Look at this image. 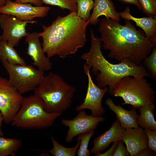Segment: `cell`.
Returning <instances> with one entry per match:
<instances>
[{"instance_id": "obj_1", "label": "cell", "mask_w": 156, "mask_h": 156, "mask_svg": "<svg viewBox=\"0 0 156 156\" xmlns=\"http://www.w3.org/2000/svg\"><path fill=\"white\" fill-rule=\"evenodd\" d=\"M125 24L106 17L100 21L98 30L103 49L109 51V57L120 61L127 58L140 65L156 46V42L148 39L130 20Z\"/></svg>"}, {"instance_id": "obj_2", "label": "cell", "mask_w": 156, "mask_h": 156, "mask_svg": "<svg viewBox=\"0 0 156 156\" xmlns=\"http://www.w3.org/2000/svg\"><path fill=\"white\" fill-rule=\"evenodd\" d=\"M89 23V19L85 21L76 12H71L64 17L59 16L49 26L42 25L43 31L39 33L47 57L58 55L64 58L84 47L86 27Z\"/></svg>"}, {"instance_id": "obj_3", "label": "cell", "mask_w": 156, "mask_h": 156, "mask_svg": "<svg viewBox=\"0 0 156 156\" xmlns=\"http://www.w3.org/2000/svg\"><path fill=\"white\" fill-rule=\"evenodd\" d=\"M91 46L89 51L83 53L81 58L86 61L91 71L96 75L97 86L100 88L107 87L110 94L117 83L127 76L137 77H146L148 72L142 64L138 65L127 58L120 62L114 64L107 60L101 50L100 38L95 37L92 29H90Z\"/></svg>"}, {"instance_id": "obj_4", "label": "cell", "mask_w": 156, "mask_h": 156, "mask_svg": "<svg viewBox=\"0 0 156 156\" xmlns=\"http://www.w3.org/2000/svg\"><path fill=\"white\" fill-rule=\"evenodd\" d=\"M76 90L59 75L51 72L34 91L43 101L46 112L62 113L70 107Z\"/></svg>"}, {"instance_id": "obj_5", "label": "cell", "mask_w": 156, "mask_h": 156, "mask_svg": "<svg viewBox=\"0 0 156 156\" xmlns=\"http://www.w3.org/2000/svg\"><path fill=\"white\" fill-rule=\"evenodd\" d=\"M62 114L46 112L42 100L34 94L23 97L21 107L11 123L13 126L23 129H44L52 126Z\"/></svg>"}, {"instance_id": "obj_6", "label": "cell", "mask_w": 156, "mask_h": 156, "mask_svg": "<svg viewBox=\"0 0 156 156\" xmlns=\"http://www.w3.org/2000/svg\"><path fill=\"white\" fill-rule=\"evenodd\" d=\"M144 77L127 76L116 84L111 94L122 97V104H130L136 109L148 103H154L155 93Z\"/></svg>"}, {"instance_id": "obj_7", "label": "cell", "mask_w": 156, "mask_h": 156, "mask_svg": "<svg viewBox=\"0 0 156 156\" xmlns=\"http://www.w3.org/2000/svg\"><path fill=\"white\" fill-rule=\"evenodd\" d=\"M9 75V81L21 94L34 91L44 77V71L31 64L12 65L0 57Z\"/></svg>"}, {"instance_id": "obj_8", "label": "cell", "mask_w": 156, "mask_h": 156, "mask_svg": "<svg viewBox=\"0 0 156 156\" xmlns=\"http://www.w3.org/2000/svg\"><path fill=\"white\" fill-rule=\"evenodd\" d=\"M23 97L9 80L0 77V111L5 124L11 123L21 107Z\"/></svg>"}, {"instance_id": "obj_9", "label": "cell", "mask_w": 156, "mask_h": 156, "mask_svg": "<svg viewBox=\"0 0 156 156\" xmlns=\"http://www.w3.org/2000/svg\"><path fill=\"white\" fill-rule=\"evenodd\" d=\"M90 69L88 65L85 63L83 70L88 80L87 93L83 103L77 106L75 110L77 112H79L84 109H89L91 110L92 116H101L105 113L102 105V99L105 94L108 92V88L107 87L100 88L95 84L90 75Z\"/></svg>"}, {"instance_id": "obj_10", "label": "cell", "mask_w": 156, "mask_h": 156, "mask_svg": "<svg viewBox=\"0 0 156 156\" xmlns=\"http://www.w3.org/2000/svg\"><path fill=\"white\" fill-rule=\"evenodd\" d=\"M35 21H21L16 17L6 14H0V27L3 30L1 41L8 42L15 47L21 39L28 34L26 29L27 24L36 23Z\"/></svg>"}, {"instance_id": "obj_11", "label": "cell", "mask_w": 156, "mask_h": 156, "mask_svg": "<svg viewBox=\"0 0 156 156\" xmlns=\"http://www.w3.org/2000/svg\"><path fill=\"white\" fill-rule=\"evenodd\" d=\"M104 120L105 118L102 116L88 115L82 110L79 111L77 116L72 120H62V123L69 128L65 142H71L75 136L95 129L98 124Z\"/></svg>"}, {"instance_id": "obj_12", "label": "cell", "mask_w": 156, "mask_h": 156, "mask_svg": "<svg viewBox=\"0 0 156 156\" xmlns=\"http://www.w3.org/2000/svg\"><path fill=\"white\" fill-rule=\"evenodd\" d=\"M49 6H33L30 3H20L7 0L0 6V13L10 14L21 21H30L36 18H43L48 14Z\"/></svg>"}, {"instance_id": "obj_13", "label": "cell", "mask_w": 156, "mask_h": 156, "mask_svg": "<svg viewBox=\"0 0 156 156\" xmlns=\"http://www.w3.org/2000/svg\"><path fill=\"white\" fill-rule=\"evenodd\" d=\"M39 33L28 32L25 36V43L28 44L27 53L33 62L32 64L43 71H49L51 69L52 64L49 58L45 55L40 42Z\"/></svg>"}, {"instance_id": "obj_14", "label": "cell", "mask_w": 156, "mask_h": 156, "mask_svg": "<svg viewBox=\"0 0 156 156\" xmlns=\"http://www.w3.org/2000/svg\"><path fill=\"white\" fill-rule=\"evenodd\" d=\"M121 140L125 143L126 149L130 156H134L147 146L148 138L144 129L122 128Z\"/></svg>"}, {"instance_id": "obj_15", "label": "cell", "mask_w": 156, "mask_h": 156, "mask_svg": "<svg viewBox=\"0 0 156 156\" xmlns=\"http://www.w3.org/2000/svg\"><path fill=\"white\" fill-rule=\"evenodd\" d=\"M122 130L118 119L115 120L108 130L94 139L91 153L95 154L101 153L112 143L121 140Z\"/></svg>"}, {"instance_id": "obj_16", "label": "cell", "mask_w": 156, "mask_h": 156, "mask_svg": "<svg viewBox=\"0 0 156 156\" xmlns=\"http://www.w3.org/2000/svg\"><path fill=\"white\" fill-rule=\"evenodd\" d=\"M101 16L119 22L120 20L119 12L111 0H94L93 12L89 19L90 23L96 25L99 21V17Z\"/></svg>"}, {"instance_id": "obj_17", "label": "cell", "mask_w": 156, "mask_h": 156, "mask_svg": "<svg viewBox=\"0 0 156 156\" xmlns=\"http://www.w3.org/2000/svg\"><path fill=\"white\" fill-rule=\"evenodd\" d=\"M105 104L116 114L122 128H138L139 127L136 121L138 115L136 109L133 108L130 110H127L120 105H116L110 98L106 100Z\"/></svg>"}, {"instance_id": "obj_18", "label": "cell", "mask_w": 156, "mask_h": 156, "mask_svg": "<svg viewBox=\"0 0 156 156\" xmlns=\"http://www.w3.org/2000/svg\"><path fill=\"white\" fill-rule=\"evenodd\" d=\"M130 7H126L124 11L119 12L120 17L125 20H131L144 32L147 38L156 42V18L153 16L138 18L130 13Z\"/></svg>"}, {"instance_id": "obj_19", "label": "cell", "mask_w": 156, "mask_h": 156, "mask_svg": "<svg viewBox=\"0 0 156 156\" xmlns=\"http://www.w3.org/2000/svg\"><path fill=\"white\" fill-rule=\"evenodd\" d=\"M155 106L153 103L146 104L139 109L140 112L138 115L136 121L138 125L144 129L156 130V122L154 117Z\"/></svg>"}, {"instance_id": "obj_20", "label": "cell", "mask_w": 156, "mask_h": 156, "mask_svg": "<svg viewBox=\"0 0 156 156\" xmlns=\"http://www.w3.org/2000/svg\"><path fill=\"white\" fill-rule=\"evenodd\" d=\"M1 57L12 65H27L25 61L20 56L14 47L7 42L1 41L0 44Z\"/></svg>"}, {"instance_id": "obj_21", "label": "cell", "mask_w": 156, "mask_h": 156, "mask_svg": "<svg viewBox=\"0 0 156 156\" xmlns=\"http://www.w3.org/2000/svg\"><path fill=\"white\" fill-rule=\"evenodd\" d=\"M22 142L16 138H6L0 136V156H15L14 152L19 150Z\"/></svg>"}, {"instance_id": "obj_22", "label": "cell", "mask_w": 156, "mask_h": 156, "mask_svg": "<svg viewBox=\"0 0 156 156\" xmlns=\"http://www.w3.org/2000/svg\"><path fill=\"white\" fill-rule=\"evenodd\" d=\"M53 145V148L47 151L54 156H75L76 152L80 146V141L75 146L71 148L65 147L59 143L54 138L51 137Z\"/></svg>"}, {"instance_id": "obj_23", "label": "cell", "mask_w": 156, "mask_h": 156, "mask_svg": "<svg viewBox=\"0 0 156 156\" xmlns=\"http://www.w3.org/2000/svg\"><path fill=\"white\" fill-rule=\"evenodd\" d=\"M77 4L78 15L83 20L87 21L90 16V12L93 8L94 0H75Z\"/></svg>"}, {"instance_id": "obj_24", "label": "cell", "mask_w": 156, "mask_h": 156, "mask_svg": "<svg viewBox=\"0 0 156 156\" xmlns=\"http://www.w3.org/2000/svg\"><path fill=\"white\" fill-rule=\"evenodd\" d=\"M93 130L87 133H82L78 135L77 140L80 141V146L76 153L78 156H89L90 151L88 149V144L91 138L94 134Z\"/></svg>"}, {"instance_id": "obj_25", "label": "cell", "mask_w": 156, "mask_h": 156, "mask_svg": "<svg viewBox=\"0 0 156 156\" xmlns=\"http://www.w3.org/2000/svg\"><path fill=\"white\" fill-rule=\"evenodd\" d=\"M43 3L58 6L61 9H67L70 12H77V4L75 0H41Z\"/></svg>"}, {"instance_id": "obj_26", "label": "cell", "mask_w": 156, "mask_h": 156, "mask_svg": "<svg viewBox=\"0 0 156 156\" xmlns=\"http://www.w3.org/2000/svg\"><path fill=\"white\" fill-rule=\"evenodd\" d=\"M143 65L149 76L154 79H156V46L153 48L150 54L143 61Z\"/></svg>"}, {"instance_id": "obj_27", "label": "cell", "mask_w": 156, "mask_h": 156, "mask_svg": "<svg viewBox=\"0 0 156 156\" xmlns=\"http://www.w3.org/2000/svg\"><path fill=\"white\" fill-rule=\"evenodd\" d=\"M143 12L149 16L156 17V0H138Z\"/></svg>"}, {"instance_id": "obj_28", "label": "cell", "mask_w": 156, "mask_h": 156, "mask_svg": "<svg viewBox=\"0 0 156 156\" xmlns=\"http://www.w3.org/2000/svg\"><path fill=\"white\" fill-rule=\"evenodd\" d=\"M146 134L148 143L147 146L152 151L156 152V130L144 129Z\"/></svg>"}, {"instance_id": "obj_29", "label": "cell", "mask_w": 156, "mask_h": 156, "mask_svg": "<svg viewBox=\"0 0 156 156\" xmlns=\"http://www.w3.org/2000/svg\"><path fill=\"white\" fill-rule=\"evenodd\" d=\"M112 156H129L130 155L125 147L122 140L118 142V146Z\"/></svg>"}, {"instance_id": "obj_30", "label": "cell", "mask_w": 156, "mask_h": 156, "mask_svg": "<svg viewBox=\"0 0 156 156\" xmlns=\"http://www.w3.org/2000/svg\"><path fill=\"white\" fill-rule=\"evenodd\" d=\"M156 152L152 151L148 146L136 153L134 156H155Z\"/></svg>"}, {"instance_id": "obj_31", "label": "cell", "mask_w": 156, "mask_h": 156, "mask_svg": "<svg viewBox=\"0 0 156 156\" xmlns=\"http://www.w3.org/2000/svg\"><path fill=\"white\" fill-rule=\"evenodd\" d=\"M118 142H113L110 148L106 152L103 153L95 154V156H112L118 144Z\"/></svg>"}, {"instance_id": "obj_32", "label": "cell", "mask_w": 156, "mask_h": 156, "mask_svg": "<svg viewBox=\"0 0 156 156\" xmlns=\"http://www.w3.org/2000/svg\"><path fill=\"white\" fill-rule=\"evenodd\" d=\"M15 2L17 3H30L36 6H42V3L41 0H15Z\"/></svg>"}, {"instance_id": "obj_33", "label": "cell", "mask_w": 156, "mask_h": 156, "mask_svg": "<svg viewBox=\"0 0 156 156\" xmlns=\"http://www.w3.org/2000/svg\"><path fill=\"white\" fill-rule=\"evenodd\" d=\"M125 4H130L136 6L139 9L142 10V7L138 0H118Z\"/></svg>"}, {"instance_id": "obj_34", "label": "cell", "mask_w": 156, "mask_h": 156, "mask_svg": "<svg viewBox=\"0 0 156 156\" xmlns=\"http://www.w3.org/2000/svg\"><path fill=\"white\" fill-rule=\"evenodd\" d=\"M3 121V117L2 113L0 112V136H3L4 134L1 130V127Z\"/></svg>"}, {"instance_id": "obj_35", "label": "cell", "mask_w": 156, "mask_h": 156, "mask_svg": "<svg viewBox=\"0 0 156 156\" xmlns=\"http://www.w3.org/2000/svg\"><path fill=\"white\" fill-rule=\"evenodd\" d=\"M7 0H0V6L4 5Z\"/></svg>"}, {"instance_id": "obj_36", "label": "cell", "mask_w": 156, "mask_h": 156, "mask_svg": "<svg viewBox=\"0 0 156 156\" xmlns=\"http://www.w3.org/2000/svg\"><path fill=\"white\" fill-rule=\"evenodd\" d=\"M1 36H0V44L1 43Z\"/></svg>"}]
</instances>
